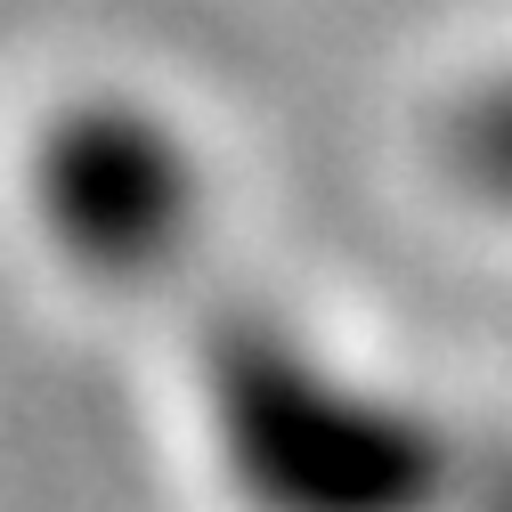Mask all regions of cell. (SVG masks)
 <instances>
[{"label":"cell","mask_w":512,"mask_h":512,"mask_svg":"<svg viewBox=\"0 0 512 512\" xmlns=\"http://www.w3.org/2000/svg\"><path fill=\"white\" fill-rule=\"evenodd\" d=\"M212 447L244 512H439L456 439L285 326H236L212 358Z\"/></svg>","instance_id":"6da1fadb"},{"label":"cell","mask_w":512,"mask_h":512,"mask_svg":"<svg viewBox=\"0 0 512 512\" xmlns=\"http://www.w3.org/2000/svg\"><path fill=\"white\" fill-rule=\"evenodd\" d=\"M33 212L49 220L57 252L90 277H147L163 269L196 220L187 147L139 106H74L41 139Z\"/></svg>","instance_id":"7a4b0ae2"}]
</instances>
